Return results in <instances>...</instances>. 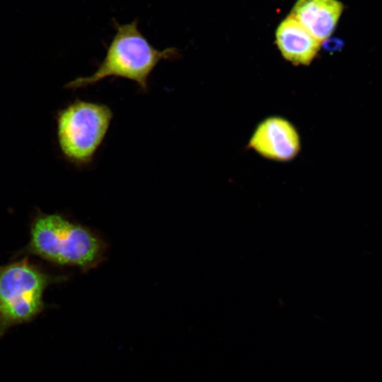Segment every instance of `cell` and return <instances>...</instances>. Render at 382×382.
<instances>
[{
  "label": "cell",
  "mask_w": 382,
  "mask_h": 382,
  "mask_svg": "<svg viewBox=\"0 0 382 382\" xmlns=\"http://www.w3.org/2000/svg\"><path fill=\"white\" fill-rule=\"evenodd\" d=\"M323 42L325 49L332 50L340 47L342 44L339 39L336 38H328Z\"/></svg>",
  "instance_id": "cell-8"
},
{
  "label": "cell",
  "mask_w": 382,
  "mask_h": 382,
  "mask_svg": "<svg viewBox=\"0 0 382 382\" xmlns=\"http://www.w3.org/2000/svg\"><path fill=\"white\" fill-rule=\"evenodd\" d=\"M276 43L282 57L294 65H309L317 55L321 42L291 15L279 25Z\"/></svg>",
  "instance_id": "cell-6"
},
{
  "label": "cell",
  "mask_w": 382,
  "mask_h": 382,
  "mask_svg": "<svg viewBox=\"0 0 382 382\" xmlns=\"http://www.w3.org/2000/svg\"><path fill=\"white\" fill-rule=\"evenodd\" d=\"M66 277L46 271L28 257L0 266V337L11 328L30 323L45 308L43 295Z\"/></svg>",
  "instance_id": "cell-3"
},
{
  "label": "cell",
  "mask_w": 382,
  "mask_h": 382,
  "mask_svg": "<svg viewBox=\"0 0 382 382\" xmlns=\"http://www.w3.org/2000/svg\"><path fill=\"white\" fill-rule=\"evenodd\" d=\"M249 147L260 156L276 161H289L299 152L300 137L294 126L287 120L269 117L255 129Z\"/></svg>",
  "instance_id": "cell-5"
},
{
  "label": "cell",
  "mask_w": 382,
  "mask_h": 382,
  "mask_svg": "<svg viewBox=\"0 0 382 382\" xmlns=\"http://www.w3.org/2000/svg\"><path fill=\"white\" fill-rule=\"evenodd\" d=\"M113 112L103 103L76 99L57 115V139L64 158L77 166L92 163L109 130Z\"/></svg>",
  "instance_id": "cell-4"
},
{
  "label": "cell",
  "mask_w": 382,
  "mask_h": 382,
  "mask_svg": "<svg viewBox=\"0 0 382 382\" xmlns=\"http://www.w3.org/2000/svg\"><path fill=\"white\" fill-rule=\"evenodd\" d=\"M115 34L106 54L96 71L88 76L78 77L65 88L78 89L94 85L108 77L131 80L147 92L149 76L163 59L180 57L178 50L168 47L158 50L139 31L138 21L126 24L115 22Z\"/></svg>",
  "instance_id": "cell-2"
},
{
  "label": "cell",
  "mask_w": 382,
  "mask_h": 382,
  "mask_svg": "<svg viewBox=\"0 0 382 382\" xmlns=\"http://www.w3.org/2000/svg\"><path fill=\"white\" fill-rule=\"evenodd\" d=\"M342 10L338 0H297L291 15L322 43L334 31Z\"/></svg>",
  "instance_id": "cell-7"
},
{
  "label": "cell",
  "mask_w": 382,
  "mask_h": 382,
  "mask_svg": "<svg viewBox=\"0 0 382 382\" xmlns=\"http://www.w3.org/2000/svg\"><path fill=\"white\" fill-rule=\"evenodd\" d=\"M105 252L104 242L88 228L61 214L39 212L30 223L28 243L18 254L86 271L102 261Z\"/></svg>",
  "instance_id": "cell-1"
}]
</instances>
